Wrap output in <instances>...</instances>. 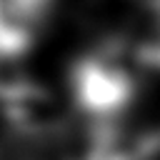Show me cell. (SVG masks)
I'll list each match as a JSON object with an SVG mask.
<instances>
[{"label": "cell", "mask_w": 160, "mask_h": 160, "mask_svg": "<svg viewBox=\"0 0 160 160\" xmlns=\"http://www.w3.org/2000/svg\"><path fill=\"white\" fill-rule=\"evenodd\" d=\"M148 142L125 130H105L98 135L88 160H145Z\"/></svg>", "instance_id": "3"}, {"label": "cell", "mask_w": 160, "mask_h": 160, "mask_svg": "<svg viewBox=\"0 0 160 160\" xmlns=\"http://www.w3.org/2000/svg\"><path fill=\"white\" fill-rule=\"evenodd\" d=\"M75 95L80 105L92 115H112L128 105L135 80L130 68L122 62L118 48L100 50L85 58L75 70Z\"/></svg>", "instance_id": "1"}, {"label": "cell", "mask_w": 160, "mask_h": 160, "mask_svg": "<svg viewBox=\"0 0 160 160\" xmlns=\"http://www.w3.org/2000/svg\"><path fill=\"white\" fill-rule=\"evenodd\" d=\"M155 58H158V60H160V48H158V52H155Z\"/></svg>", "instance_id": "4"}, {"label": "cell", "mask_w": 160, "mask_h": 160, "mask_svg": "<svg viewBox=\"0 0 160 160\" xmlns=\"http://www.w3.org/2000/svg\"><path fill=\"white\" fill-rule=\"evenodd\" d=\"M2 102H5V112L10 118L12 130H20V132H48L60 120L58 102L45 90L30 82L5 95Z\"/></svg>", "instance_id": "2"}]
</instances>
